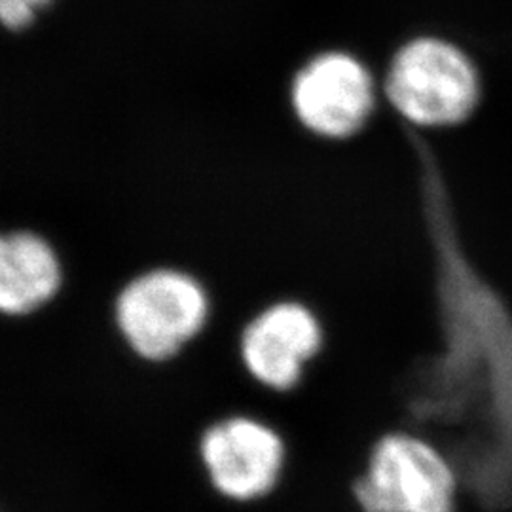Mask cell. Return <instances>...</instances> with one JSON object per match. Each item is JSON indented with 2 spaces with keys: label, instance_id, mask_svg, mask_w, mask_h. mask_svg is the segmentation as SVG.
<instances>
[{
  "label": "cell",
  "instance_id": "cell-3",
  "mask_svg": "<svg viewBox=\"0 0 512 512\" xmlns=\"http://www.w3.org/2000/svg\"><path fill=\"white\" fill-rule=\"evenodd\" d=\"M389 105L404 126L450 128L475 112L482 82L475 61L450 40H408L393 55L384 80Z\"/></svg>",
  "mask_w": 512,
  "mask_h": 512
},
{
  "label": "cell",
  "instance_id": "cell-9",
  "mask_svg": "<svg viewBox=\"0 0 512 512\" xmlns=\"http://www.w3.org/2000/svg\"><path fill=\"white\" fill-rule=\"evenodd\" d=\"M50 2L52 0H0V21L8 31L18 33L27 29Z\"/></svg>",
  "mask_w": 512,
  "mask_h": 512
},
{
  "label": "cell",
  "instance_id": "cell-1",
  "mask_svg": "<svg viewBox=\"0 0 512 512\" xmlns=\"http://www.w3.org/2000/svg\"><path fill=\"white\" fill-rule=\"evenodd\" d=\"M418 165L421 213L433 253L442 349L376 380L368 406L380 429L423 435L467 410L471 391L490 395L501 435L499 465L512 471V311L476 268L459 234L442 165L420 129L403 126Z\"/></svg>",
  "mask_w": 512,
  "mask_h": 512
},
{
  "label": "cell",
  "instance_id": "cell-5",
  "mask_svg": "<svg viewBox=\"0 0 512 512\" xmlns=\"http://www.w3.org/2000/svg\"><path fill=\"white\" fill-rule=\"evenodd\" d=\"M198 456L220 497L232 503H255L277 488L287 461V444L270 423L232 414L203 429Z\"/></svg>",
  "mask_w": 512,
  "mask_h": 512
},
{
  "label": "cell",
  "instance_id": "cell-4",
  "mask_svg": "<svg viewBox=\"0 0 512 512\" xmlns=\"http://www.w3.org/2000/svg\"><path fill=\"white\" fill-rule=\"evenodd\" d=\"M458 471L439 444L414 431H387L370 448L353 497L363 512H456Z\"/></svg>",
  "mask_w": 512,
  "mask_h": 512
},
{
  "label": "cell",
  "instance_id": "cell-8",
  "mask_svg": "<svg viewBox=\"0 0 512 512\" xmlns=\"http://www.w3.org/2000/svg\"><path fill=\"white\" fill-rule=\"evenodd\" d=\"M63 272L52 245L31 230L0 239V311L6 319H27L46 310L59 294Z\"/></svg>",
  "mask_w": 512,
  "mask_h": 512
},
{
  "label": "cell",
  "instance_id": "cell-6",
  "mask_svg": "<svg viewBox=\"0 0 512 512\" xmlns=\"http://www.w3.org/2000/svg\"><path fill=\"white\" fill-rule=\"evenodd\" d=\"M325 325L319 313L296 298L270 302L239 332V359L255 384L275 393L293 391L323 351Z\"/></svg>",
  "mask_w": 512,
  "mask_h": 512
},
{
  "label": "cell",
  "instance_id": "cell-2",
  "mask_svg": "<svg viewBox=\"0 0 512 512\" xmlns=\"http://www.w3.org/2000/svg\"><path fill=\"white\" fill-rule=\"evenodd\" d=\"M211 300L192 275L156 268L131 277L116 293L110 317L124 346L160 365L179 357L211 321Z\"/></svg>",
  "mask_w": 512,
  "mask_h": 512
},
{
  "label": "cell",
  "instance_id": "cell-7",
  "mask_svg": "<svg viewBox=\"0 0 512 512\" xmlns=\"http://www.w3.org/2000/svg\"><path fill=\"white\" fill-rule=\"evenodd\" d=\"M374 82L363 61L346 52L313 55L291 84L296 120L317 137L348 139L374 109Z\"/></svg>",
  "mask_w": 512,
  "mask_h": 512
}]
</instances>
